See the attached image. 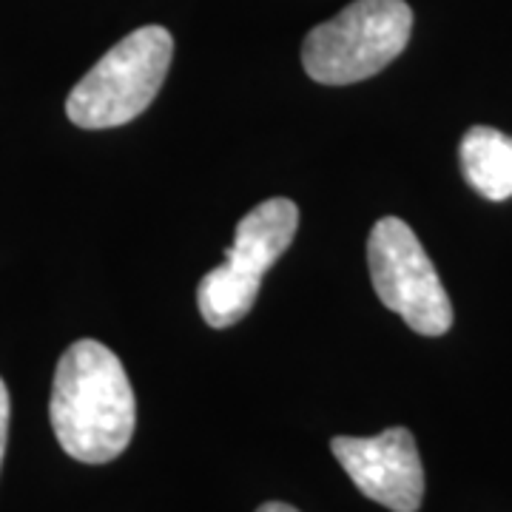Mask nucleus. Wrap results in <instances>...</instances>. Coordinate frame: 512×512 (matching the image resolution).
<instances>
[{
    "instance_id": "obj_1",
    "label": "nucleus",
    "mask_w": 512,
    "mask_h": 512,
    "mask_svg": "<svg viewBox=\"0 0 512 512\" xmlns=\"http://www.w3.org/2000/svg\"><path fill=\"white\" fill-rule=\"evenodd\" d=\"M49 419L60 447L83 464L114 461L137 424V402L126 367L111 348L80 339L60 356Z\"/></svg>"
},
{
    "instance_id": "obj_2",
    "label": "nucleus",
    "mask_w": 512,
    "mask_h": 512,
    "mask_svg": "<svg viewBox=\"0 0 512 512\" xmlns=\"http://www.w3.org/2000/svg\"><path fill=\"white\" fill-rule=\"evenodd\" d=\"M174 57V37L163 26L126 35L94 63L66 100V114L80 128L126 126L154 103Z\"/></svg>"
},
{
    "instance_id": "obj_3",
    "label": "nucleus",
    "mask_w": 512,
    "mask_h": 512,
    "mask_svg": "<svg viewBox=\"0 0 512 512\" xmlns=\"http://www.w3.org/2000/svg\"><path fill=\"white\" fill-rule=\"evenodd\" d=\"M413 32L404 0H356L302 43V66L325 86H350L379 74L402 55Z\"/></svg>"
},
{
    "instance_id": "obj_4",
    "label": "nucleus",
    "mask_w": 512,
    "mask_h": 512,
    "mask_svg": "<svg viewBox=\"0 0 512 512\" xmlns=\"http://www.w3.org/2000/svg\"><path fill=\"white\" fill-rule=\"evenodd\" d=\"M296 225L299 208L285 197L259 202L239 220L225 262L202 276L197 288V305L211 328H231L251 313L262 276L291 248Z\"/></svg>"
},
{
    "instance_id": "obj_5",
    "label": "nucleus",
    "mask_w": 512,
    "mask_h": 512,
    "mask_svg": "<svg viewBox=\"0 0 512 512\" xmlns=\"http://www.w3.org/2000/svg\"><path fill=\"white\" fill-rule=\"evenodd\" d=\"M367 268L384 308L399 313L421 336H444L453 328V302L413 228L384 217L367 237Z\"/></svg>"
},
{
    "instance_id": "obj_6",
    "label": "nucleus",
    "mask_w": 512,
    "mask_h": 512,
    "mask_svg": "<svg viewBox=\"0 0 512 512\" xmlns=\"http://www.w3.org/2000/svg\"><path fill=\"white\" fill-rule=\"evenodd\" d=\"M330 450L359 493L393 512H419L424 498V467L407 427H390L379 436H336Z\"/></svg>"
},
{
    "instance_id": "obj_7",
    "label": "nucleus",
    "mask_w": 512,
    "mask_h": 512,
    "mask_svg": "<svg viewBox=\"0 0 512 512\" xmlns=\"http://www.w3.org/2000/svg\"><path fill=\"white\" fill-rule=\"evenodd\" d=\"M464 180L484 200L504 202L512 197V137L490 126H473L458 146Z\"/></svg>"
},
{
    "instance_id": "obj_8",
    "label": "nucleus",
    "mask_w": 512,
    "mask_h": 512,
    "mask_svg": "<svg viewBox=\"0 0 512 512\" xmlns=\"http://www.w3.org/2000/svg\"><path fill=\"white\" fill-rule=\"evenodd\" d=\"M9 413H12V404H9V390H6V382L0 379V464H3L6 439H9Z\"/></svg>"
},
{
    "instance_id": "obj_9",
    "label": "nucleus",
    "mask_w": 512,
    "mask_h": 512,
    "mask_svg": "<svg viewBox=\"0 0 512 512\" xmlns=\"http://www.w3.org/2000/svg\"><path fill=\"white\" fill-rule=\"evenodd\" d=\"M256 512H299L291 504H285V501H268V504H262Z\"/></svg>"
}]
</instances>
